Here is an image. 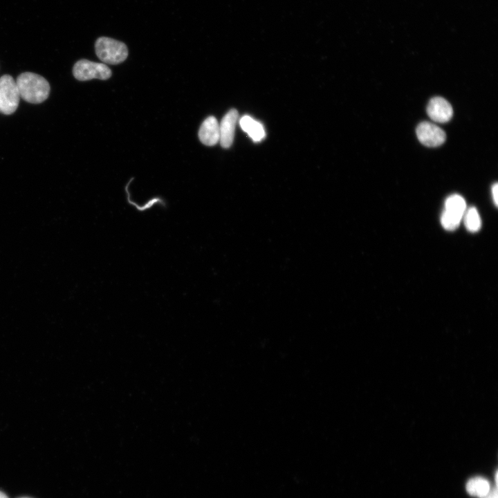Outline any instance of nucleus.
<instances>
[{
    "label": "nucleus",
    "instance_id": "obj_9",
    "mask_svg": "<svg viewBox=\"0 0 498 498\" xmlns=\"http://www.w3.org/2000/svg\"><path fill=\"white\" fill-rule=\"evenodd\" d=\"M219 124L214 116H209L201 125L199 138L203 144L213 146L219 141Z\"/></svg>",
    "mask_w": 498,
    "mask_h": 498
},
{
    "label": "nucleus",
    "instance_id": "obj_11",
    "mask_svg": "<svg viewBox=\"0 0 498 498\" xmlns=\"http://www.w3.org/2000/svg\"><path fill=\"white\" fill-rule=\"evenodd\" d=\"M465 488L468 493L471 496L482 498L488 494L490 486L487 479L483 477H476L468 481Z\"/></svg>",
    "mask_w": 498,
    "mask_h": 498
},
{
    "label": "nucleus",
    "instance_id": "obj_14",
    "mask_svg": "<svg viewBox=\"0 0 498 498\" xmlns=\"http://www.w3.org/2000/svg\"><path fill=\"white\" fill-rule=\"evenodd\" d=\"M497 193H498V185H497V183H495V184L492 185V198H493V200H494V202H495V205H497V204H498V202H497V200H498V196H497V195H498V194H497Z\"/></svg>",
    "mask_w": 498,
    "mask_h": 498
},
{
    "label": "nucleus",
    "instance_id": "obj_7",
    "mask_svg": "<svg viewBox=\"0 0 498 498\" xmlns=\"http://www.w3.org/2000/svg\"><path fill=\"white\" fill-rule=\"evenodd\" d=\"M238 118L239 113L234 109H230L222 118L219 124V142L222 147L229 148L232 145Z\"/></svg>",
    "mask_w": 498,
    "mask_h": 498
},
{
    "label": "nucleus",
    "instance_id": "obj_5",
    "mask_svg": "<svg viewBox=\"0 0 498 498\" xmlns=\"http://www.w3.org/2000/svg\"><path fill=\"white\" fill-rule=\"evenodd\" d=\"M73 74L80 81L92 79L104 80L111 77V71L104 64L80 59L75 64L73 68Z\"/></svg>",
    "mask_w": 498,
    "mask_h": 498
},
{
    "label": "nucleus",
    "instance_id": "obj_1",
    "mask_svg": "<svg viewBox=\"0 0 498 498\" xmlns=\"http://www.w3.org/2000/svg\"><path fill=\"white\" fill-rule=\"evenodd\" d=\"M20 98L32 104L45 101L50 93V85L42 76L30 72L20 74L16 81Z\"/></svg>",
    "mask_w": 498,
    "mask_h": 498
},
{
    "label": "nucleus",
    "instance_id": "obj_12",
    "mask_svg": "<svg viewBox=\"0 0 498 498\" xmlns=\"http://www.w3.org/2000/svg\"><path fill=\"white\" fill-rule=\"evenodd\" d=\"M464 223L470 232H477L481 227V219L475 208H470L464 213Z\"/></svg>",
    "mask_w": 498,
    "mask_h": 498
},
{
    "label": "nucleus",
    "instance_id": "obj_4",
    "mask_svg": "<svg viewBox=\"0 0 498 498\" xmlns=\"http://www.w3.org/2000/svg\"><path fill=\"white\" fill-rule=\"evenodd\" d=\"M465 201L459 194L450 195L445 202V210L441 217L443 227L447 230H454L459 225L465 212Z\"/></svg>",
    "mask_w": 498,
    "mask_h": 498
},
{
    "label": "nucleus",
    "instance_id": "obj_3",
    "mask_svg": "<svg viewBox=\"0 0 498 498\" xmlns=\"http://www.w3.org/2000/svg\"><path fill=\"white\" fill-rule=\"evenodd\" d=\"M20 95L16 81L9 75L0 77V111L5 115L13 113L19 103Z\"/></svg>",
    "mask_w": 498,
    "mask_h": 498
},
{
    "label": "nucleus",
    "instance_id": "obj_10",
    "mask_svg": "<svg viewBox=\"0 0 498 498\" xmlns=\"http://www.w3.org/2000/svg\"><path fill=\"white\" fill-rule=\"evenodd\" d=\"M239 124L241 129L255 142L261 141L266 136L262 124L249 116H243L239 120Z\"/></svg>",
    "mask_w": 498,
    "mask_h": 498
},
{
    "label": "nucleus",
    "instance_id": "obj_15",
    "mask_svg": "<svg viewBox=\"0 0 498 498\" xmlns=\"http://www.w3.org/2000/svg\"><path fill=\"white\" fill-rule=\"evenodd\" d=\"M0 498H8V497L5 493L0 491Z\"/></svg>",
    "mask_w": 498,
    "mask_h": 498
},
{
    "label": "nucleus",
    "instance_id": "obj_2",
    "mask_svg": "<svg viewBox=\"0 0 498 498\" xmlns=\"http://www.w3.org/2000/svg\"><path fill=\"white\" fill-rule=\"evenodd\" d=\"M98 57L107 64H118L124 62L128 55L127 46L112 38L101 37L95 44Z\"/></svg>",
    "mask_w": 498,
    "mask_h": 498
},
{
    "label": "nucleus",
    "instance_id": "obj_13",
    "mask_svg": "<svg viewBox=\"0 0 498 498\" xmlns=\"http://www.w3.org/2000/svg\"><path fill=\"white\" fill-rule=\"evenodd\" d=\"M482 498H498L497 488L496 486L490 488L488 494Z\"/></svg>",
    "mask_w": 498,
    "mask_h": 498
},
{
    "label": "nucleus",
    "instance_id": "obj_16",
    "mask_svg": "<svg viewBox=\"0 0 498 498\" xmlns=\"http://www.w3.org/2000/svg\"><path fill=\"white\" fill-rule=\"evenodd\" d=\"M497 477H498L497 471H496L495 475V482H496V483H497V481H498Z\"/></svg>",
    "mask_w": 498,
    "mask_h": 498
},
{
    "label": "nucleus",
    "instance_id": "obj_8",
    "mask_svg": "<svg viewBox=\"0 0 498 498\" xmlns=\"http://www.w3.org/2000/svg\"><path fill=\"white\" fill-rule=\"evenodd\" d=\"M427 113L432 120L443 123L452 118L453 110L451 104L445 99L434 97L427 104Z\"/></svg>",
    "mask_w": 498,
    "mask_h": 498
},
{
    "label": "nucleus",
    "instance_id": "obj_6",
    "mask_svg": "<svg viewBox=\"0 0 498 498\" xmlns=\"http://www.w3.org/2000/svg\"><path fill=\"white\" fill-rule=\"evenodd\" d=\"M418 140L427 147H438L445 140V133L443 129L429 122H421L416 128Z\"/></svg>",
    "mask_w": 498,
    "mask_h": 498
},
{
    "label": "nucleus",
    "instance_id": "obj_17",
    "mask_svg": "<svg viewBox=\"0 0 498 498\" xmlns=\"http://www.w3.org/2000/svg\"><path fill=\"white\" fill-rule=\"evenodd\" d=\"M21 498H29V497H21Z\"/></svg>",
    "mask_w": 498,
    "mask_h": 498
}]
</instances>
